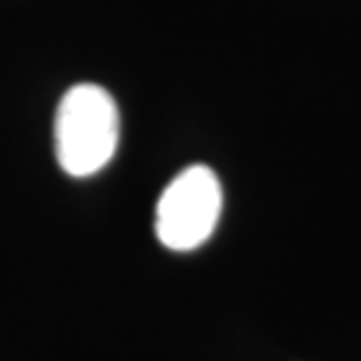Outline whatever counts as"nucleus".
Returning a JSON list of instances; mask_svg holds the SVG:
<instances>
[{"mask_svg": "<svg viewBox=\"0 0 361 361\" xmlns=\"http://www.w3.org/2000/svg\"><path fill=\"white\" fill-rule=\"evenodd\" d=\"M120 139L115 99L99 85H75L63 94L54 120L56 160L68 176L97 174L113 160Z\"/></svg>", "mask_w": 361, "mask_h": 361, "instance_id": "1", "label": "nucleus"}, {"mask_svg": "<svg viewBox=\"0 0 361 361\" xmlns=\"http://www.w3.org/2000/svg\"><path fill=\"white\" fill-rule=\"evenodd\" d=\"M223 209L221 180L192 164L164 188L155 212V235L171 251H192L214 235Z\"/></svg>", "mask_w": 361, "mask_h": 361, "instance_id": "2", "label": "nucleus"}]
</instances>
